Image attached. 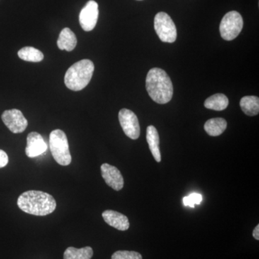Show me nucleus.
Instances as JSON below:
<instances>
[{
	"instance_id": "obj_1",
	"label": "nucleus",
	"mask_w": 259,
	"mask_h": 259,
	"mask_svg": "<svg viewBox=\"0 0 259 259\" xmlns=\"http://www.w3.org/2000/svg\"><path fill=\"white\" fill-rule=\"evenodd\" d=\"M18 206L19 208L28 214L46 216L54 212L56 202L54 197L47 192L30 190L19 196Z\"/></svg>"
},
{
	"instance_id": "obj_2",
	"label": "nucleus",
	"mask_w": 259,
	"mask_h": 259,
	"mask_svg": "<svg viewBox=\"0 0 259 259\" xmlns=\"http://www.w3.org/2000/svg\"><path fill=\"white\" fill-rule=\"evenodd\" d=\"M146 88L150 97L156 103H168L173 97L171 80L166 71L159 68H153L148 71Z\"/></svg>"
},
{
	"instance_id": "obj_3",
	"label": "nucleus",
	"mask_w": 259,
	"mask_h": 259,
	"mask_svg": "<svg viewBox=\"0 0 259 259\" xmlns=\"http://www.w3.org/2000/svg\"><path fill=\"white\" fill-rule=\"evenodd\" d=\"M95 65L89 59H83L75 63L66 71L64 83L66 88L78 92L86 88L93 77Z\"/></svg>"
},
{
	"instance_id": "obj_4",
	"label": "nucleus",
	"mask_w": 259,
	"mask_h": 259,
	"mask_svg": "<svg viewBox=\"0 0 259 259\" xmlns=\"http://www.w3.org/2000/svg\"><path fill=\"white\" fill-rule=\"evenodd\" d=\"M49 148L53 157L61 166H69L71 162L67 136L61 130H54L49 136Z\"/></svg>"
},
{
	"instance_id": "obj_5",
	"label": "nucleus",
	"mask_w": 259,
	"mask_h": 259,
	"mask_svg": "<svg viewBox=\"0 0 259 259\" xmlns=\"http://www.w3.org/2000/svg\"><path fill=\"white\" fill-rule=\"evenodd\" d=\"M154 29L162 42L171 44L176 41V25L171 17L164 12H160L155 16Z\"/></svg>"
},
{
	"instance_id": "obj_6",
	"label": "nucleus",
	"mask_w": 259,
	"mask_h": 259,
	"mask_svg": "<svg viewBox=\"0 0 259 259\" xmlns=\"http://www.w3.org/2000/svg\"><path fill=\"white\" fill-rule=\"evenodd\" d=\"M243 27V20L241 14L237 11L227 13L220 25L221 37L226 40L236 38L241 32Z\"/></svg>"
},
{
	"instance_id": "obj_7",
	"label": "nucleus",
	"mask_w": 259,
	"mask_h": 259,
	"mask_svg": "<svg viewBox=\"0 0 259 259\" xmlns=\"http://www.w3.org/2000/svg\"><path fill=\"white\" fill-rule=\"evenodd\" d=\"M118 117L121 127L126 136L133 140L139 139L141 128L139 119L136 114L128 109L123 108L119 112Z\"/></svg>"
},
{
	"instance_id": "obj_8",
	"label": "nucleus",
	"mask_w": 259,
	"mask_h": 259,
	"mask_svg": "<svg viewBox=\"0 0 259 259\" xmlns=\"http://www.w3.org/2000/svg\"><path fill=\"white\" fill-rule=\"evenodd\" d=\"M5 125L13 134H21L26 130L28 122L23 112L17 109L5 110L2 115Z\"/></svg>"
},
{
	"instance_id": "obj_9",
	"label": "nucleus",
	"mask_w": 259,
	"mask_h": 259,
	"mask_svg": "<svg viewBox=\"0 0 259 259\" xmlns=\"http://www.w3.org/2000/svg\"><path fill=\"white\" fill-rule=\"evenodd\" d=\"M98 17V4L94 0H90L80 13V25L84 31H91L96 26Z\"/></svg>"
},
{
	"instance_id": "obj_10",
	"label": "nucleus",
	"mask_w": 259,
	"mask_h": 259,
	"mask_svg": "<svg viewBox=\"0 0 259 259\" xmlns=\"http://www.w3.org/2000/svg\"><path fill=\"white\" fill-rule=\"evenodd\" d=\"M101 174L105 183L114 190L120 191L124 187V179L118 168L108 163L102 165Z\"/></svg>"
},
{
	"instance_id": "obj_11",
	"label": "nucleus",
	"mask_w": 259,
	"mask_h": 259,
	"mask_svg": "<svg viewBox=\"0 0 259 259\" xmlns=\"http://www.w3.org/2000/svg\"><path fill=\"white\" fill-rule=\"evenodd\" d=\"M48 146L41 135L32 132L27 137V146L25 153L29 158H35L44 154L47 151Z\"/></svg>"
},
{
	"instance_id": "obj_12",
	"label": "nucleus",
	"mask_w": 259,
	"mask_h": 259,
	"mask_svg": "<svg viewBox=\"0 0 259 259\" xmlns=\"http://www.w3.org/2000/svg\"><path fill=\"white\" fill-rule=\"evenodd\" d=\"M102 215L107 224L118 231H125L130 228L128 218L122 213L114 210H105L102 212Z\"/></svg>"
},
{
	"instance_id": "obj_13",
	"label": "nucleus",
	"mask_w": 259,
	"mask_h": 259,
	"mask_svg": "<svg viewBox=\"0 0 259 259\" xmlns=\"http://www.w3.org/2000/svg\"><path fill=\"white\" fill-rule=\"evenodd\" d=\"M146 141H147L150 151L153 158L158 163L161 162V156L159 148V135L157 129L153 125L148 126L146 130Z\"/></svg>"
},
{
	"instance_id": "obj_14",
	"label": "nucleus",
	"mask_w": 259,
	"mask_h": 259,
	"mask_svg": "<svg viewBox=\"0 0 259 259\" xmlns=\"http://www.w3.org/2000/svg\"><path fill=\"white\" fill-rule=\"evenodd\" d=\"M76 44H77V39L74 32L68 28L63 29L57 40L59 49L61 50L71 51L74 50L76 47Z\"/></svg>"
},
{
	"instance_id": "obj_15",
	"label": "nucleus",
	"mask_w": 259,
	"mask_h": 259,
	"mask_svg": "<svg viewBox=\"0 0 259 259\" xmlns=\"http://www.w3.org/2000/svg\"><path fill=\"white\" fill-rule=\"evenodd\" d=\"M229 104L228 97L223 94H215L208 97L204 102V107L209 110L222 111L226 110Z\"/></svg>"
},
{
	"instance_id": "obj_16",
	"label": "nucleus",
	"mask_w": 259,
	"mask_h": 259,
	"mask_svg": "<svg viewBox=\"0 0 259 259\" xmlns=\"http://www.w3.org/2000/svg\"><path fill=\"white\" fill-rule=\"evenodd\" d=\"M227 122L221 117L209 119L204 125V131L210 136H218L226 131Z\"/></svg>"
},
{
	"instance_id": "obj_17",
	"label": "nucleus",
	"mask_w": 259,
	"mask_h": 259,
	"mask_svg": "<svg viewBox=\"0 0 259 259\" xmlns=\"http://www.w3.org/2000/svg\"><path fill=\"white\" fill-rule=\"evenodd\" d=\"M240 106L245 115H257L259 112V99L255 96H245L241 99Z\"/></svg>"
},
{
	"instance_id": "obj_18",
	"label": "nucleus",
	"mask_w": 259,
	"mask_h": 259,
	"mask_svg": "<svg viewBox=\"0 0 259 259\" xmlns=\"http://www.w3.org/2000/svg\"><path fill=\"white\" fill-rule=\"evenodd\" d=\"M93 256V250L91 247L81 248L69 247L65 250L64 259H91Z\"/></svg>"
},
{
	"instance_id": "obj_19",
	"label": "nucleus",
	"mask_w": 259,
	"mask_h": 259,
	"mask_svg": "<svg viewBox=\"0 0 259 259\" xmlns=\"http://www.w3.org/2000/svg\"><path fill=\"white\" fill-rule=\"evenodd\" d=\"M18 55L20 59L29 62H40L44 60V54L35 48L31 47H24L18 51Z\"/></svg>"
},
{
	"instance_id": "obj_20",
	"label": "nucleus",
	"mask_w": 259,
	"mask_h": 259,
	"mask_svg": "<svg viewBox=\"0 0 259 259\" xmlns=\"http://www.w3.org/2000/svg\"><path fill=\"white\" fill-rule=\"evenodd\" d=\"M111 259H143L141 253L129 250H117L112 255Z\"/></svg>"
},
{
	"instance_id": "obj_21",
	"label": "nucleus",
	"mask_w": 259,
	"mask_h": 259,
	"mask_svg": "<svg viewBox=\"0 0 259 259\" xmlns=\"http://www.w3.org/2000/svg\"><path fill=\"white\" fill-rule=\"evenodd\" d=\"M202 201V197L201 194L197 193H193L190 194V196L184 197L183 203L185 206H189V207L194 208L195 204H200Z\"/></svg>"
},
{
	"instance_id": "obj_22",
	"label": "nucleus",
	"mask_w": 259,
	"mask_h": 259,
	"mask_svg": "<svg viewBox=\"0 0 259 259\" xmlns=\"http://www.w3.org/2000/svg\"><path fill=\"white\" fill-rule=\"evenodd\" d=\"M9 162L8 154L3 150L0 149V168L6 166Z\"/></svg>"
},
{
	"instance_id": "obj_23",
	"label": "nucleus",
	"mask_w": 259,
	"mask_h": 259,
	"mask_svg": "<svg viewBox=\"0 0 259 259\" xmlns=\"http://www.w3.org/2000/svg\"><path fill=\"white\" fill-rule=\"evenodd\" d=\"M253 236L255 240L258 241L259 240V226H256L253 231Z\"/></svg>"
}]
</instances>
